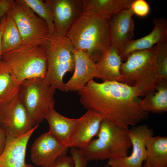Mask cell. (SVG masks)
Wrapping results in <instances>:
<instances>
[{"mask_svg": "<svg viewBox=\"0 0 167 167\" xmlns=\"http://www.w3.org/2000/svg\"><path fill=\"white\" fill-rule=\"evenodd\" d=\"M6 141V135L0 124V155L3 151Z\"/></svg>", "mask_w": 167, "mask_h": 167, "instance_id": "cell-30", "label": "cell"}, {"mask_svg": "<svg viewBox=\"0 0 167 167\" xmlns=\"http://www.w3.org/2000/svg\"><path fill=\"white\" fill-rule=\"evenodd\" d=\"M134 0H82L83 13L110 19L117 13L130 8Z\"/></svg>", "mask_w": 167, "mask_h": 167, "instance_id": "cell-18", "label": "cell"}, {"mask_svg": "<svg viewBox=\"0 0 167 167\" xmlns=\"http://www.w3.org/2000/svg\"><path fill=\"white\" fill-rule=\"evenodd\" d=\"M129 130L119 127L104 118L102 121L97 138L93 139L82 150L88 161L114 159L128 156L132 146Z\"/></svg>", "mask_w": 167, "mask_h": 167, "instance_id": "cell-3", "label": "cell"}, {"mask_svg": "<svg viewBox=\"0 0 167 167\" xmlns=\"http://www.w3.org/2000/svg\"><path fill=\"white\" fill-rule=\"evenodd\" d=\"M49 126V131L66 146L78 122V118L66 117L54 109L45 117Z\"/></svg>", "mask_w": 167, "mask_h": 167, "instance_id": "cell-21", "label": "cell"}, {"mask_svg": "<svg viewBox=\"0 0 167 167\" xmlns=\"http://www.w3.org/2000/svg\"><path fill=\"white\" fill-rule=\"evenodd\" d=\"M1 58L19 84L28 79L45 77L47 57L44 46L22 44L2 54Z\"/></svg>", "mask_w": 167, "mask_h": 167, "instance_id": "cell-5", "label": "cell"}, {"mask_svg": "<svg viewBox=\"0 0 167 167\" xmlns=\"http://www.w3.org/2000/svg\"><path fill=\"white\" fill-rule=\"evenodd\" d=\"M55 28L54 35L64 37L83 14L82 0H46Z\"/></svg>", "mask_w": 167, "mask_h": 167, "instance_id": "cell-10", "label": "cell"}, {"mask_svg": "<svg viewBox=\"0 0 167 167\" xmlns=\"http://www.w3.org/2000/svg\"><path fill=\"white\" fill-rule=\"evenodd\" d=\"M6 19V14L3 16L0 19V58L1 56V49L2 36Z\"/></svg>", "mask_w": 167, "mask_h": 167, "instance_id": "cell-31", "label": "cell"}, {"mask_svg": "<svg viewBox=\"0 0 167 167\" xmlns=\"http://www.w3.org/2000/svg\"><path fill=\"white\" fill-rule=\"evenodd\" d=\"M77 93L84 108L100 113L119 127L128 129L149 117L148 113L140 106L138 91L126 84L115 81L98 83L92 79Z\"/></svg>", "mask_w": 167, "mask_h": 167, "instance_id": "cell-1", "label": "cell"}, {"mask_svg": "<svg viewBox=\"0 0 167 167\" xmlns=\"http://www.w3.org/2000/svg\"><path fill=\"white\" fill-rule=\"evenodd\" d=\"M123 63L118 50L111 45L96 62V78L105 81H115L122 83L120 69Z\"/></svg>", "mask_w": 167, "mask_h": 167, "instance_id": "cell-19", "label": "cell"}, {"mask_svg": "<svg viewBox=\"0 0 167 167\" xmlns=\"http://www.w3.org/2000/svg\"><path fill=\"white\" fill-rule=\"evenodd\" d=\"M22 44V37L14 21L6 14V21L2 36L1 55Z\"/></svg>", "mask_w": 167, "mask_h": 167, "instance_id": "cell-24", "label": "cell"}, {"mask_svg": "<svg viewBox=\"0 0 167 167\" xmlns=\"http://www.w3.org/2000/svg\"><path fill=\"white\" fill-rule=\"evenodd\" d=\"M153 134V130L146 125L133 126L129 131L132 147L131 154L121 158L109 160L107 165L110 167H142L143 163L147 156L146 140Z\"/></svg>", "mask_w": 167, "mask_h": 167, "instance_id": "cell-12", "label": "cell"}, {"mask_svg": "<svg viewBox=\"0 0 167 167\" xmlns=\"http://www.w3.org/2000/svg\"><path fill=\"white\" fill-rule=\"evenodd\" d=\"M36 14L46 22L51 36L54 35L55 28L49 6L41 0H23Z\"/></svg>", "mask_w": 167, "mask_h": 167, "instance_id": "cell-26", "label": "cell"}, {"mask_svg": "<svg viewBox=\"0 0 167 167\" xmlns=\"http://www.w3.org/2000/svg\"><path fill=\"white\" fill-rule=\"evenodd\" d=\"M56 90L45 78L30 79L21 84L19 96L34 126L54 109Z\"/></svg>", "mask_w": 167, "mask_h": 167, "instance_id": "cell-7", "label": "cell"}, {"mask_svg": "<svg viewBox=\"0 0 167 167\" xmlns=\"http://www.w3.org/2000/svg\"><path fill=\"white\" fill-rule=\"evenodd\" d=\"M70 148L71 156H61L47 167H87L88 161L82 150L74 147Z\"/></svg>", "mask_w": 167, "mask_h": 167, "instance_id": "cell-25", "label": "cell"}, {"mask_svg": "<svg viewBox=\"0 0 167 167\" xmlns=\"http://www.w3.org/2000/svg\"><path fill=\"white\" fill-rule=\"evenodd\" d=\"M105 167H110L108 165H105Z\"/></svg>", "mask_w": 167, "mask_h": 167, "instance_id": "cell-32", "label": "cell"}, {"mask_svg": "<svg viewBox=\"0 0 167 167\" xmlns=\"http://www.w3.org/2000/svg\"><path fill=\"white\" fill-rule=\"evenodd\" d=\"M133 14L130 8L115 15L110 20L111 45L119 53L134 36Z\"/></svg>", "mask_w": 167, "mask_h": 167, "instance_id": "cell-17", "label": "cell"}, {"mask_svg": "<svg viewBox=\"0 0 167 167\" xmlns=\"http://www.w3.org/2000/svg\"><path fill=\"white\" fill-rule=\"evenodd\" d=\"M133 14L141 17L146 16L150 11V6L144 0H134L130 8Z\"/></svg>", "mask_w": 167, "mask_h": 167, "instance_id": "cell-28", "label": "cell"}, {"mask_svg": "<svg viewBox=\"0 0 167 167\" xmlns=\"http://www.w3.org/2000/svg\"><path fill=\"white\" fill-rule=\"evenodd\" d=\"M154 27L148 35L128 42L119 53L122 61H125L132 53L150 49L161 43L167 41V21L164 18L153 19Z\"/></svg>", "mask_w": 167, "mask_h": 167, "instance_id": "cell-16", "label": "cell"}, {"mask_svg": "<svg viewBox=\"0 0 167 167\" xmlns=\"http://www.w3.org/2000/svg\"><path fill=\"white\" fill-rule=\"evenodd\" d=\"M100 113L92 109L88 111L78 122L66 146L83 150L97 136L100 125L104 119Z\"/></svg>", "mask_w": 167, "mask_h": 167, "instance_id": "cell-13", "label": "cell"}, {"mask_svg": "<svg viewBox=\"0 0 167 167\" xmlns=\"http://www.w3.org/2000/svg\"><path fill=\"white\" fill-rule=\"evenodd\" d=\"M68 148L48 131L34 140L31 148L30 159L37 166L47 167L59 156L66 155Z\"/></svg>", "mask_w": 167, "mask_h": 167, "instance_id": "cell-11", "label": "cell"}, {"mask_svg": "<svg viewBox=\"0 0 167 167\" xmlns=\"http://www.w3.org/2000/svg\"><path fill=\"white\" fill-rule=\"evenodd\" d=\"M156 45L130 55L121 65L122 83L135 87L140 96L154 92L159 79L156 73Z\"/></svg>", "mask_w": 167, "mask_h": 167, "instance_id": "cell-4", "label": "cell"}, {"mask_svg": "<svg viewBox=\"0 0 167 167\" xmlns=\"http://www.w3.org/2000/svg\"><path fill=\"white\" fill-rule=\"evenodd\" d=\"M14 2L13 0H0V19L10 10Z\"/></svg>", "mask_w": 167, "mask_h": 167, "instance_id": "cell-29", "label": "cell"}, {"mask_svg": "<svg viewBox=\"0 0 167 167\" xmlns=\"http://www.w3.org/2000/svg\"><path fill=\"white\" fill-rule=\"evenodd\" d=\"M20 85L15 79L6 63L0 58V106L11 101L19 93Z\"/></svg>", "mask_w": 167, "mask_h": 167, "instance_id": "cell-23", "label": "cell"}, {"mask_svg": "<svg viewBox=\"0 0 167 167\" xmlns=\"http://www.w3.org/2000/svg\"><path fill=\"white\" fill-rule=\"evenodd\" d=\"M110 19L83 13L66 36L75 50L84 51L96 62L111 45Z\"/></svg>", "mask_w": 167, "mask_h": 167, "instance_id": "cell-2", "label": "cell"}, {"mask_svg": "<svg viewBox=\"0 0 167 167\" xmlns=\"http://www.w3.org/2000/svg\"><path fill=\"white\" fill-rule=\"evenodd\" d=\"M38 126L36 125L29 131L16 137L6 135L5 147L0 155V167H34L26 163L25 158L28 142Z\"/></svg>", "mask_w": 167, "mask_h": 167, "instance_id": "cell-14", "label": "cell"}, {"mask_svg": "<svg viewBox=\"0 0 167 167\" xmlns=\"http://www.w3.org/2000/svg\"><path fill=\"white\" fill-rule=\"evenodd\" d=\"M167 80L159 78L155 90L141 99L140 105L144 111L157 114L163 113L167 111Z\"/></svg>", "mask_w": 167, "mask_h": 167, "instance_id": "cell-22", "label": "cell"}, {"mask_svg": "<svg viewBox=\"0 0 167 167\" xmlns=\"http://www.w3.org/2000/svg\"><path fill=\"white\" fill-rule=\"evenodd\" d=\"M47 57V70L45 79L56 89L65 91L63 78L75 69V49L66 36H51L44 46Z\"/></svg>", "mask_w": 167, "mask_h": 167, "instance_id": "cell-6", "label": "cell"}, {"mask_svg": "<svg viewBox=\"0 0 167 167\" xmlns=\"http://www.w3.org/2000/svg\"><path fill=\"white\" fill-rule=\"evenodd\" d=\"M0 124L6 135L16 137L32 130L33 125L19 92L8 103L0 106Z\"/></svg>", "mask_w": 167, "mask_h": 167, "instance_id": "cell-9", "label": "cell"}, {"mask_svg": "<svg viewBox=\"0 0 167 167\" xmlns=\"http://www.w3.org/2000/svg\"><path fill=\"white\" fill-rule=\"evenodd\" d=\"M7 14L14 21L22 37L23 44L45 46L51 36L45 21L23 0L14 1Z\"/></svg>", "mask_w": 167, "mask_h": 167, "instance_id": "cell-8", "label": "cell"}, {"mask_svg": "<svg viewBox=\"0 0 167 167\" xmlns=\"http://www.w3.org/2000/svg\"><path fill=\"white\" fill-rule=\"evenodd\" d=\"M155 58L158 78L167 79V41L156 45Z\"/></svg>", "mask_w": 167, "mask_h": 167, "instance_id": "cell-27", "label": "cell"}, {"mask_svg": "<svg viewBox=\"0 0 167 167\" xmlns=\"http://www.w3.org/2000/svg\"><path fill=\"white\" fill-rule=\"evenodd\" d=\"M74 72L70 79L64 83L65 91H78L94 78H96V62L85 53L76 50L75 52Z\"/></svg>", "mask_w": 167, "mask_h": 167, "instance_id": "cell-15", "label": "cell"}, {"mask_svg": "<svg viewBox=\"0 0 167 167\" xmlns=\"http://www.w3.org/2000/svg\"><path fill=\"white\" fill-rule=\"evenodd\" d=\"M147 156L142 167H167V137L153 135L147 139Z\"/></svg>", "mask_w": 167, "mask_h": 167, "instance_id": "cell-20", "label": "cell"}]
</instances>
